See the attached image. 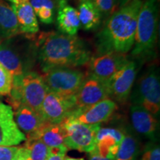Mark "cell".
I'll return each mask as SVG.
<instances>
[{"instance_id":"obj_11","label":"cell","mask_w":160,"mask_h":160,"mask_svg":"<svg viewBox=\"0 0 160 160\" xmlns=\"http://www.w3.org/2000/svg\"><path fill=\"white\" fill-rule=\"evenodd\" d=\"M128 62L126 53L117 52L92 57L88 62V74L106 82Z\"/></svg>"},{"instance_id":"obj_6","label":"cell","mask_w":160,"mask_h":160,"mask_svg":"<svg viewBox=\"0 0 160 160\" xmlns=\"http://www.w3.org/2000/svg\"><path fill=\"white\" fill-rule=\"evenodd\" d=\"M86 76L79 70L55 68L45 72L44 80L48 91L65 97L73 98L79 91Z\"/></svg>"},{"instance_id":"obj_27","label":"cell","mask_w":160,"mask_h":160,"mask_svg":"<svg viewBox=\"0 0 160 160\" xmlns=\"http://www.w3.org/2000/svg\"><path fill=\"white\" fill-rule=\"evenodd\" d=\"M140 160H160V148L157 142H149L145 146Z\"/></svg>"},{"instance_id":"obj_8","label":"cell","mask_w":160,"mask_h":160,"mask_svg":"<svg viewBox=\"0 0 160 160\" xmlns=\"http://www.w3.org/2000/svg\"><path fill=\"white\" fill-rule=\"evenodd\" d=\"M137 73V64L129 61L106 81L109 98L119 103L125 102L133 88Z\"/></svg>"},{"instance_id":"obj_16","label":"cell","mask_w":160,"mask_h":160,"mask_svg":"<svg viewBox=\"0 0 160 160\" xmlns=\"http://www.w3.org/2000/svg\"><path fill=\"white\" fill-rule=\"evenodd\" d=\"M17 125L26 139L37 133L47 122L39 113L25 105H21L13 113Z\"/></svg>"},{"instance_id":"obj_33","label":"cell","mask_w":160,"mask_h":160,"mask_svg":"<svg viewBox=\"0 0 160 160\" xmlns=\"http://www.w3.org/2000/svg\"><path fill=\"white\" fill-rule=\"evenodd\" d=\"M89 160H115L114 157H103L100 156L94 149L89 153Z\"/></svg>"},{"instance_id":"obj_34","label":"cell","mask_w":160,"mask_h":160,"mask_svg":"<svg viewBox=\"0 0 160 160\" xmlns=\"http://www.w3.org/2000/svg\"><path fill=\"white\" fill-rule=\"evenodd\" d=\"M131 0H117L118 6H119V9L125 6L127 4H128Z\"/></svg>"},{"instance_id":"obj_9","label":"cell","mask_w":160,"mask_h":160,"mask_svg":"<svg viewBox=\"0 0 160 160\" xmlns=\"http://www.w3.org/2000/svg\"><path fill=\"white\" fill-rule=\"evenodd\" d=\"M108 98L106 82L88 74L73 97L74 110L85 109Z\"/></svg>"},{"instance_id":"obj_13","label":"cell","mask_w":160,"mask_h":160,"mask_svg":"<svg viewBox=\"0 0 160 160\" xmlns=\"http://www.w3.org/2000/svg\"><path fill=\"white\" fill-rule=\"evenodd\" d=\"M26 141V137L16 123L11 105L0 102V145L17 146Z\"/></svg>"},{"instance_id":"obj_30","label":"cell","mask_w":160,"mask_h":160,"mask_svg":"<svg viewBox=\"0 0 160 160\" xmlns=\"http://www.w3.org/2000/svg\"><path fill=\"white\" fill-rule=\"evenodd\" d=\"M18 149L17 146L0 145V160H13Z\"/></svg>"},{"instance_id":"obj_5","label":"cell","mask_w":160,"mask_h":160,"mask_svg":"<svg viewBox=\"0 0 160 160\" xmlns=\"http://www.w3.org/2000/svg\"><path fill=\"white\" fill-rule=\"evenodd\" d=\"M132 105H140L153 115L159 116L160 111L159 70L151 66L141 76L131 93Z\"/></svg>"},{"instance_id":"obj_39","label":"cell","mask_w":160,"mask_h":160,"mask_svg":"<svg viewBox=\"0 0 160 160\" xmlns=\"http://www.w3.org/2000/svg\"><path fill=\"white\" fill-rule=\"evenodd\" d=\"M67 1H68V0H67Z\"/></svg>"},{"instance_id":"obj_12","label":"cell","mask_w":160,"mask_h":160,"mask_svg":"<svg viewBox=\"0 0 160 160\" xmlns=\"http://www.w3.org/2000/svg\"><path fill=\"white\" fill-rule=\"evenodd\" d=\"M117 108V103L108 98L85 109L73 110L67 118L87 125H100L108 121Z\"/></svg>"},{"instance_id":"obj_31","label":"cell","mask_w":160,"mask_h":160,"mask_svg":"<svg viewBox=\"0 0 160 160\" xmlns=\"http://www.w3.org/2000/svg\"><path fill=\"white\" fill-rule=\"evenodd\" d=\"M68 149L65 148H50L49 154L46 160H64L66 157Z\"/></svg>"},{"instance_id":"obj_21","label":"cell","mask_w":160,"mask_h":160,"mask_svg":"<svg viewBox=\"0 0 160 160\" xmlns=\"http://www.w3.org/2000/svg\"><path fill=\"white\" fill-rule=\"evenodd\" d=\"M20 33L15 12L6 2L0 0V38L10 39Z\"/></svg>"},{"instance_id":"obj_14","label":"cell","mask_w":160,"mask_h":160,"mask_svg":"<svg viewBox=\"0 0 160 160\" xmlns=\"http://www.w3.org/2000/svg\"><path fill=\"white\" fill-rule=\"evenodd\" d=\"M130 114L134 131L148 139L150 142H157L159 133V122L157 117L142 106L137 105H131Z\"/></svg>"},{"instance_id":"obj_3","label":"cell","mask_w":160,"mask_h":160,"mask_svg":"<svg viewBox=\"0 0 160 160\" xmlns=\"http://www.w3.org/2000/svg\"><path fill=\"white\" fill-rule=\"evenodd\" d=\"M159 29V2L146 0L142 2L137 19L134 47L131 54L138 59L152 56L157 45Z\"/></svg>"},{"instance_id":"obj_4","label":"cell","mask_w":160,"mask_h":160,"mask_svg":"<svg viewBox=\"0 0 160 160\" xmlns=\"http://www.w3.org/2000/svg\"><path fill=\"white\" fill-rule=\"evenodd\" d=\"M48 92L43 77L33 71H28L20 77L13 78L11 104L13 108L25 105L40 113L42 104Z\"/></svg>"},{"instance_id":"obj_20","label":"cell","mask_w":160,"mask_h":160,"mask_svg":"<svg viewBox=\"0 0 160 160\" xmlns=\"http://www.w3.org/2000/svg\"><path fill=\"white\" fill-rule=\"evenodd\" d=\"M28 139H39L49 148H65V132L60 124L47 123L34 135ZM68 149V148H67Z\"/></svg>"},{"instance_id":"obj_28","label":"cell","mask_w":160,"mask_h":160,"mask_svg":"<svg viewBox=\"0 0 160 160\" xmlns=\"http://www.w3.org/2000/svg\"><path fill=\"white\" fill-rule=\"evenodd\" d=\"M54 10L49 8H40L37 11H35V14L39 17L41 22L46 25H49L53 22L54 19Z\"/></svg>"},{"instance_id":"obj_17","label":"cell","mask_w":160,"mask_h":160,"mask_svg":"<svg viewBox=\"0 0 160 160\" xmlns=\"http://www.w3.org/2000/svg\"><path fill=\"white\" fill-rule=\"evenodd\" d=\"M57 25L62 33L77 35L80 28L77 9L68 4L67 0H57Z\"/></svg>"},{"instance_id":"obj_1","label":"cell","mask_w":160,"mask_h":160,"mask_svg":"<svg viewBox=\"0 0 160 160\" xmlns=\"http://www.w3.org/2000/svg\"><path fill=\"white\" fill-rule=\"evenodd\" d=\"M38 58L44 72L55 68L82 66L92 57L88 45L77 35L59 32L42 33L38 38Z\"/></svg>"},{"instance_id":"obj_23","label":"cell","mask_w":160,"mask_h":160,"mask_svg":"<svg viewBox=\"0 0 160 160\" xmlns=\"http://www.w3.org/2000/svg\"><path fill=\"white\" fill-rule=\"evenodd\" d=\"M140 145L137 137L131 131H125L115 160H137L139 155Z\"/></svg>"},{"instance_id":"obj_26","label":"cell","mask_w":160,"mask_h":160,"mask_svg":"<svg viewBox=\"0 0 160 160\" xmlns=\"http://www.w3.org/2000/svg\"><path fill=\"white\" fill-rule=\"evenodd\" d=\"M13 77L7 70L0 65V95H9L11 93Z\"/></svg>"},{"instance_id":"obj_10","label":"cell","mask_w":160,"mask_h":160,"mask_svg":"<svg viewBox=\"0 0 160 160\" xmlns=\"http://www.w3.org/2000/svg\"><path fill=\"white\" fill-rule=\"evenodd\" d=\"M74 110L73 98L65 97L48 91L40 109V114L47 123L60 124Z\"/></svg>"},{"instance_id":"obj_2","label":"cell","mask_w":160,"mask_h":160,"mask_svg":"<svg viewBox=\"0 0 160 160\" xmlns=\"http://www.w3.org/2000/svg\"><path fill=\"white\" fill-rule=\"evenodd\" d=\"M142 5V0H131L108 18L96 39L98 55L109 52L126 53L132 48Z\"/></svg>"},{"instance_id":"obj_18","label":"cell","mask_w":160,"mask_h":160,"mask_svg":"<svg viewBox=\"0 0 160 160\" xmlns=\"http://www.w3.org/2000/svg\"><path fill=\"white\" fill-rule=\"evenodd\" d=\"M22 59L11 42V39L0 44V65L9 72L12 77H20L25 73Z\"/></svg>"},{"instance_id":"obj_15","label":"cell","mask_w":160,"mask_h":160,"mask_svg":"<svg viewBox=\"0 0 160 160\" xmlns=\"http://www.w3.org/2000/svg\"><path fill=\"white\" fill-rule=\"evenodd\" d=\"M125 133V130L120 128H100L97 133L94 150L103 157H115Z\"/></svg>"},{"instance_id":"obj_22","label":"cell","mask_w":160,"mask_h":160,"mask_svg":"<svg viewBox=\"0 0 160 160\" xmlns=\"http://www.w3.org/2000/svg\"><path fill=\"white\" fill-rule=\"evenodd\" d=\"M77 11L80 27L85 31L97 29L101 24L102 17L91 0L80 2Z\"/></svg>"},{"instance_id":"obj_32","label":"cell","mask_w":160,"mask_h":160,"mask_svg":"<svg viewBox=\"0 0 160 160\" xmlns=\"http://www.w3.org/2000/svg\"><path fill=\"white\" fill-rule=\"evenodd\" d=\"M28 153L27 149L25 147L19 148L17 153H16L15 157L13 160H28Z\"/></svg>"},{"instance_id":"obj_25","label":"cell","mask_w":160,"mask_h":160,"mask_svg":"<svg viewBox=\"0 0 160 160\" xmlns=\"http://www.w3.org/2000/svg\"><path fill=\"white\" fill-rule=\"evenodd\" d=\"M93 2L101 13L102 17L106 19L114 13L118 6L117 0H93Z\"/></svg>"},{"instance_id":"obj_19","label":"cell","mask_w":160,"mask_h":160,"mask_svg":"<svg viewBox=\"0 0 160 160\" xmlns=\"http://www.w3.org/2000/svg\"><path fill=\"white\" fill-rule=\"evenodd\" d=\"M17 16L21 33L35 35L39 32L38 20L33 8L29 2L11 5Z\"/></svg>"},{"instance_id":"obj_7","label":"cell","mask_w":160,"mask_h":160,"mask_svg":"<svg viewBox=\"0 0 160 160\" xmlns=\"http://www.w3.org/2000/svg\"><path fill=\"white\" fill-rule=\"evenodd\" d=\"M65 132V145L68 150L90 153L96 147V137L100 125H87L65 119L62 122Z\"/></svg>"},{"instance_id":"obj_35","label":"cell","mask_w":160,"mask_h":160,"mask_svg":"<svg viewBox=\"0 0 160 160\" xmlns=\"http://www.w3.org/2000/svg\"><path fill=\"white\" fill-rule=\"evenodd\" d=\"M64 160H85L84 158H73L71 157H65Z\"/></svg>"},{"instance_id":"obj_36","label":"cell","mask_w":160,"mask_h":160,"mask_svg":"<svg viewBox=\"0 0 160 160\" xmlns=\"http://www.w3.org/2000/svg\"><path fill=\"white\" fill-rule=\"evenodd\" d=\"M26 2H29V0H16V4H13V5H19V4Z\"/></svg>"},{"instance_id":"obj_29","label":"cell","mask_w":160,"mask_h":160,"mask_svg":"<svg viewBox=\"0 0 160 160\" xmlns=\"http://www.w3.org/2000/svg\"><path fill=\"white\" fill-rule=\"evenodd\" d=\"M29 3L34 11L43 7L49 8L55 11L57 7V0H29Z\"/></svg>"},{"instance_id":"obj_24","label":"cell","mask_w":160,"mask_h":160,"mask_svg":"<svg viewBox=\"0 0 160 160\" xmlns=\"http://www.w3.org/2000/svg\"><path fill=\"white\" fill-rule=\"evenodd\" d=\"M24 147L28 153V160H46L50 148L39 139H28Z\"/></svg>"},{"instance_id":"obj_37","label":"cell","mask_w":160,"mask_h":160,"mask_svg":"<svg viewBox=\"0 0 160 160\" xmlns=\"http://www.w3.org/2000/svg\"><path fill=\"white\" fill-rule=\"evenodd\" d=\"M8 1L11 2L12 4H16V0H8Z\"/></svg>"},{"instance_id":"obj_38","label":"cell","mask_w":160,"mask_h":160,"mask_svg":"<svg viewBox=\"0 0 160 160\" xmlns=\"http://www.w3.org/2000/svg\"><path fill=\"white\" fill-rule=\"evenodd\" d=\"M82 1H85V0H79V2H82ZM91 1H93V0H91Z\"/></svg>"}]
</instances>
